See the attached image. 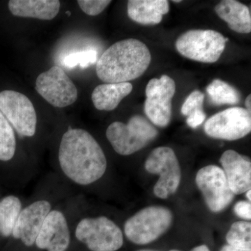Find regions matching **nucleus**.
Masks as SVG:
<instances>
[{"label": "nucleus", "mask_w": 251, "mask_h": 251, "mask_svg": "<svg viewBox=\"0 0 251 251\" xmlns=\"http://www.w3.org/2000/svg\"><path fill=\"white\" fill-rule=\"evenodd\" d=\"M59 162L64 175L82 186L100 179L108 165L98 142L89 132L80 128H70L63 135Z\"/></svg>", "instance_id": "obj_1"}, {"label": "nucleus", "mask_w": 251, "mask_h": 251, "mask_svg": "<svg viewBox=\"0 0 251 251\" xmlns=\"http://www.w3.org/2000/svg\"><path fill=\"white\" fill-rule=\"evenodd\" d=\"M151 60L148 46L135 39L118 41L97 62V74L105 83L128 82L141 76Z\"/></svg>", "instance_id": "obj_2"}, {"label": "nucleus", "mask_w": 251, "mask_h": 251, "mask_svg": "<svg viewBox=\"0 0 251 251\" xmlns=\"http://www.w3.org/2000/svg\"><path fill=\"white\" fill-rule=\"evenodd\" d=\"M158 130L141 115H134L128 123L115 122L109 126L106 137L114 150L129 156L148 146L158 135Z\"/></svg>", "instance_id": "obj_3"}, {"label": "nucleus", "mask_w": 251, "mask_h": 251, "mask_svg": "<svg viewBox=\"0 0 251 251\" xmlns=\"http://www.w3.org/2000/svg\"><path fill=\"white\" fill-rule=\"evenodd\" d=\"M173 219V214L168 208L148 206L126 221V236L130 242L138 245L150 244L167 232Z\"/></svg>", "instance_id": "obj_4"}, {"label": "nucleus", "mask_w": 251, "mask_h": 251, "mask_svg": "<svg viewBox=\"0 0 251 251\" xmlns=\"http://www.w3.org/2000/svg\"><path fill=\"white\" fill-rule=\"evenodd\" d=\"M227 38L211 29H192L176 39L175 46L186 58L203 63L219 60L226 48Z\"/></svg>", "instance_id": "obj_5"}, {"label": "nucleus", "mask_w": 251, "mask_h": 251, "mask_svg": "<svg viewBox=\"0 0 251 251\" xmlns=\"http://www.w3.org/2000/svg\"><path fill=\"white\" fill-rule=\"evenodd\" d=\"M75 237L91 251H117L124 244L121 229L105 216L81 220Z\"/></svg>", "instance_id": "obj_6"}, {"label": "nucleus", "mask_w": 251, "mask_h": 251, "mask_svg": "<svg viewBox=\"0 0 251 251\" xmlns=\"http://www.w3.org/2000/svg\"><path fill=\"white\" fill-rule=\"evenodd\" d=\"M145 168L150 174L160 176L153 187L157 198L167 199L176 192L181 182V171L173 149L168 147L154 149L147 158Z\"/></svg>", "instance_id": "obj_7"}, {"label": "nucleus", "mask_w": 251, "mask_h": 251, "mask_svg": "<svg viewBox=\"0 0 251 251\" xmlns=\"http://www.w3.org/2000/svg\"><path fill=\"white\" fill-rule=\"evenodd\" d=\"M176 91L173 78L167 75L150 80L146 87L145 112L157 126L166 127L172 117V99Z\"/></svg>", "instance_id": "obj_8"}, {"label": "nucleus", "mask_w": 251, "mask_h": 251, "mask_svg": "<svg viewBox=\"0 0 251 251\" xmlns=\"http://www.w3.org/2000/svg\"><path fill=\"white\" fill-rule=\"evenodd\" d=\"M0 112L20 135L32 137L35 134V108L24 94L13 90L0 92Z\"/></svg>", "instance_id": "obj_9"}, {"label": "nucleus", "mask_w": 251, "mask_h": 251, "mask_svg": "<svg viewBox=\"0 0 251 251\" xmlns=\"http://www.w3.org/2000/svg\"><path fill=\"white\" fill-rule=\"evenodd\" d=\"M204 129L208 136L215 139H241L251 133V113L240 107L226 109L211 116Z\"/></svg>", "instance_id": "obj_10"}, {"label": "nucleus", "mask_w": 251, "mask_h": 251, "mask_svg": "<svg viewBox=\"0 0 251 251\" xmlns=\"http://www.w3.org/2000/svg\"><path fill=\"white\" fill-rule=\"evenodd\" d=\"M36 90L56 108H64L75 103L77 90L73 81L59 66L43 72L36 80Z\"/></svg>", "instance_id": "obj_11"}, {"label": "nucleus", "mask_w": 251, "mask_h": 251, "mask_svg": "<svg viewBox=\"0 0 251 251\" xmlns=\"http://www.w3.org/2000/svg\"><path fill=\"white\" fill-rule=\"evenodd\" d=\"M196 182L206 206L212 212H221L233 201L235 195L219 166L211 165L201 168L196 175Z\"/></svg>", "instance_id": "obj_12"}, {"label": "nucleus", "mask_w": 251, "mask_h": 251, "mask_svg": "<svg viewBox=\"0 0 251 251\" xmlns=\"http://www.w3.org/2000/svg\"><path fill=\"white\" fill-rule=\"evenodd\" d=\"M51 211L50 203L47 201H38L26 206L20 213L13 229V237L31 247L35 244L46 216Z\"/></svg>", "instance_id": "obj_13"}, {"label": "nucleus", "mask_w": 251, "mask_h": 251, "mask_svg": "<svg viewBox=\"0 0 251 251\" xmlns=\"http://www.w3.org/2000/svg\"><path fill=\"white\" fill-rule=\"evenodd\" d=\"M70 241V231L65 216L60 211H50L36 238V247L48 251H67Z\"/></svg>", "instance_id": "obj_14"}, {"label": "nucleus", "mask_w": 251, "mask_h": 251, "mask_svg": "<svg viewBox=\"0 0 251 251\" xmlns=\"http://www.w3.org/2000/svg\"><path fill=\"white\" fill-rule=\"evenodd\" d=\"M229 187L234 195L247 193L251 189V162L250 158L229 150L220 158Z\"/></svg>", "instance_id": "obj_15"}, {"label": "nucleus", "mask_w": 251, "mask_h": 251, "mask_svg": "<svg viewBox=\"0 0 251 251\" xmlns=\"http://www.w3.org/2000/svg\"><path fill=\"white\" fill-rule=\"evenodd\" d=\"M8 6L11 14L17 17L50 21L58 14L60 1L58 0H11Z\"/></svg>", "instance_id": "obj_16"}, {"label": "nucleus", "mask_w": 251, "mask_h": 251, "mask_svg": "<svg viewBox=\"0 0 251 251\" xmlns=\"http://www.w3.org/2000/svg\"><path fill=\"white\" fill-rule=\"evenodd\" d=\"M169 10L167 0H130L127 4L128 17L142 25L159 24Z\"/></svg>", "instance_id": "obj_17"}, {"label": "nucleus", "mask_w": 251, "mask_h": 251, "mask_svg": "<svg viewBox=\"0 0 251 251\" xmlns=\"http://www.w3.org/2000/svg\"><path fill=\"white\" fill-rule=\"evenodd\" d=\"M215 11L232 30L240 34L251 32V11L245 4L235 0H224L216 5Z\"/></svg>", "instance_id": "obj_18"}, {"label": "nucleus", "mask_w": 251, "mask_h": 251, "mask_svg": "<svg viewBox=\"0 0 251 251\" xmlns=\"http://www.w3.org/2000/svg\"><path fill=\"white\" fill-rule=\"evenodd\" d=\"M133 85L128 82L105 83L97 86L92 94L94 106L99 110L111 111L115 110L122 99L129 95Z\"/></svg>", "instance_id": "obj_19"}, {"label": "nucleus", "mask_w": 251, "mask_h": 251, "mask_svg": "<svg viewBox=\"0 0 251 251\" xmlns=\"http://www.w3.org/2000/svg\"><path fill=\"white\" fill-rule=\"evenodd\" d=\"M22 211V203L14 196H6L0 201V235L9 237Z\"/></svg>", "instance_id": "obj_20"}, {"label": "nucleus", "mask_w": 251, "mask_h": 251, "mask_svg": "<svg viewBox=\"0 0 251 251\" xmlns=\"http://www.w3.org/2000/svg\"><path fill=\"white\" fill-rule=\"evenodd\" d=\"M211 103L216 105H234L239 103L241 96L237 89L221 80H213L206 87Z\"/></svg>", "instance_id": "obj_21"}, {"label": "nucleus", "mask_w": 251, "mask_h": 251, "mask_svg": "<svg viewBox=\"0 0 251 251\" xmlns=\"http://www.w3.org/2000/svg\"><path fill=\"white\" fill-rule=\"evenodd\" d=\"M16 139L14 130L0 112V161L12 159L16 153Z\"/></svg>", "instance_id": "obj_22"}, {"label": "nucleus", "mask_w": 251, "mask_h": 251, "mask_svg": "<svg viewBox=\"0 0 251 251\" xmlns=\"http://www.w3.org/2000/svg\"><path fill=\"white\" fill-rule=\"evenodd\" d=\"M228 245L241 249H251V224L249 221H237L231 226L226 235Z\"/></svg>", "instance_id": "obj_23"}, {"label": "nucleus", "mask_w": 251, "mask_h": 251, "mask_svg": "<svg viewBox=\"0 0 251 251\" xmlns=\"http://www.w3.org/2000/svg\"><path fill=\"white\" fill-rule=\"evenodd\" d=\"M98 61V53L95 50H87L67 54L62 60L64 67L73 69L77 66L85 69Z\"/></svg>", "instance_id": "obj_24"}, {"label": "nucleus", "mask_w": 251, "mask_h": 251, "mask_svg": "<svg viewBox=\"0 0 251 251\" xmlns=\"http://www.w3.org/2000/svg\"><path fill=\"white\" fill-rule=\"evenodd\" d=\"M204 95L201 91H193L186 98L181 106V112L184 116H188L191 112L202 109Z\"/></svg>", "instance_id": "obj_25"}, {"label": "nucleus", "mask_w": 251, "mask_h": 251, "mask_svg": "<svg viewBox=\"0 0 251 251\" xmlns=\"http://www.w3.org/2000/svg\"><path fill=\"white\" fill-rule=\"evenodd\" d=\"M77 2L85 14L95 16L103 12L112 1L109 0H78Z\"/></svg>", "instance_id": "obj_26"}, {"label": "nucleus", "mask_w": 251, "mask_h": 251, "mask_svg": "<svg viewBox=\"0 0 251 251\" xmlns=\"http://www.w3.org/2000/svg\"><path fill=\"white\" fill-rule=\"evenodd\" d=\"M234 213L241 219L251 221V204L249 201H239L234 205Z\"/></svg>", "instance_id": "obj_27"}, {"label": "nucleus", "mask_w": 251, "mask_h": 251, "mask_svg": "<svg viewBox=\"0 0 251 251\" xmlns=\"http://www.w3.org/2000/svg\"><path fill=\"white\" fill-rule=\"evenodd\" d=\"M206 119V114L203 109L196 110L188 115L186 123L191 128H196L202 125Z\"/></svg>", "instance_id": "obj_28"}, {"label": "nucleus", "mask_w": 251, "mask_h": 251, "mask_svg": "<svg viewBox=\"0 0 251 251\" xmlns=\"http://www.w3.org/2000/svg\"><path fill=\"white\" fill-rule=\"evenodd\" d=\"M220 251H251V249H241L227 244L223 247Z\"/></svg>", "instance_id": "obj_29"}, {"label": "nucleus", "mask_w": 251, "mask_h": 251, "mask_svg": "<svg viewBox=\"0 0 251 251\" xmlns=\"http://www.w3.org/2000/svg\"><path fill=\"white\" fill-rule=\"evenodd\" d=\"M170 251H180L178 250H171ZM191 251H210L209 250V248H208L207 246L206 245H201L199 246V247H197L193 249Z\"/></svg>", "instance_id": "obj_30"}, {"label": "nucleus", "mask_w": 251, "mask_h": 251, "mask_svg": "<svg viewBox=\"0 0 251 251\" xmlns=\"http://www.w3.org/2000/svg\"><path fill=\"white\" fill-rule=\"evenodd\" d=\"M245 105L247 107V109L246 110L251 113V94H249V96L247 97L245 100Z\"/></svg>", "instance_id": "obj_31"}, {"label": "nucleus", "mask_w": 251, "mask_h": 251, "mask_svg": "<svg viewBox=\"0 0 251 251\" xmlns=\"http://www.w3.org/2000/svg\"><path fill=\"white\" fill-rule=\"evenodd\" d=\"M251 189L248 191L247 192V199L249 200V202H251Z\"/></svg>", "instance_id": "obj_32"}, {"label": "nucleus", "mask_w": 251, "mask_h": 251, "mask_svg": "<svg viewBox=\"0 0 251 251\" xmlns=\"http://www.w3.org/2000/svg\"><path fill=\"white\" fill-rule=\"evenodd\" d=\"M174 2H181V1H173Z\"/></svg>", "instance_id": "obj_33"}, {"label": "nucleus", "mask_w": 251, "mask_h": 251, "mask_svg": "<svg viewBox=\"0 0 251 251\" xmlns=\"http://www.w3.org/2000/svg\"><path fill=\"white\" fill-rule=\"evenodd\" d=\"M150 251V250H143V251Z\"/></svg>", "instance_id": "obj_34"}]
</instances>
